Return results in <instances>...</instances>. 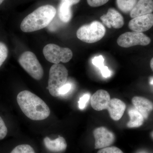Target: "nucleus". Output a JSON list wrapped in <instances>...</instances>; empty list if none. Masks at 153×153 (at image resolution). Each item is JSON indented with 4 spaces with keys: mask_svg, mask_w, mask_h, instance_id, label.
Returning a JSON list of instances; mask_svg holds the SVG:
<instances>
[{
    "mask_svg": "<svg viewBox=\"0 0 153 153\" xmlns=\"http://www.w3.org/2000/svg\"><path fill=\"white\" fill-rule=\"evenodd\" d=\"M17 101L24 114L33 120L46 119L50 114L47 105L41 98L27 90L18 94Z\"/></svg>",
    "mask_w": 153,
    "mask_h": 153,
    "instance_id": "nucleus-1",
    "label": "nucleus"
},
{
    "mask_svg": "<svg viewBox=\"0 0 153 153\" xmlns=\"http://www.w3.org/2000/svg\"><path fill=\"white\" fill-rule=\"evenodd\" d=\"M56 10L51 5L39 7L23 19L21 29L25 33H31L47 27L55 18Z\"/></svg>",
    "mask_w": 153,
    "mask_h": 153,
    "instance_id": "nucleus-2",
    "label": "nucleus"
},
{
    "mask_svg": "<svg viewBox=\"0 0 153 153\" xmlns=\"http://www.w3.org/2000/svg\"><path fill=\"white\" fill-rule=\"evenodd\" d=\"M68 76V70L63 65L59 63L52 65L49 70L47 87L51 95L55 97L60 96L59 89L67 82Z\"/></svg>",
    "mask_w": 153,
    "mask_h": 153,
    "instance_id": "nucleus-3",
    "label": "nucleus"
},
{
    "mask_svg": "<svg viewBox=\"0 0 153 153\" xmlns=\"http://www.w3.org/2000/svg\"><path fill=\"white\" fill-rule=\"evenodd\" d=\"M105 32L104 25L98 21H94L90 25L80 27L76 32V36L83 42L92 44L101 40L105 35Z\"/></svg>",
    "mask_w": 153,
    "mask_h": 153,
    "instance_id": "nucleus-4",
    "label": "nucleus"
},
{
    "mask_svg": "<svg viewBox=\"0 0 153 153\" xmlns=\"http://www.w3.org/2000/svg\"><path fill=\"white\" fill-rule=\"evenodd\" d=\"M22 68L33 78L40 80L44 75V69L36 55L33 52L26 51L22 53L19 59Z\"/></svg>",
    "mask_w": 153,
    "mask_h": 153,
    "instance_id": "nucleus-5",
    "label": "nucleus"
},
{
    "mask_svg": "<svg viewBox=\"0 0 153 153\" xmlns=\"http://www.w3.org/2000/svg\"><path fill=\"white\" fill-rule=\"evenodd\" d=\"M43 54L47 61L54 64H59L60 62L67 63L73 56V53L69 48H63L52 44L44 47Z\"/></svg>",
    "mask_w": 153,
    "mask_h": 153,
    "instance_id": "nucleus-6",
    "label": "nucleus"
},
{
    "mask_svg": "<svg viewBox=\"0 0 153 153\" xmlns=\"http://www.w3.org/2000/svg\"><path fill=\"white\" fill-rule=\"evenodd\" d=\"M151 40L143 33L132 32L122 34L117 40L119 46L123 48H128L137 46H147L150 44Z\"/></svg>",
    "mask_w": 153,
    "mask_h": 153,
    "instance_id": "nucleus-7",
    "label": "nucleus"
},
{
    "mask_svg": "<svg viewBox=\"0 0 153 153\" xmlns=\"http://www.w3.org/2000/svg\"><path fill=\"white\" fill-rule=\"evenodd\" d=\"M95 139V149H102L111 146L115 140V136L112 132L104 127L95 128L93 131Z\"/></svg>",
    "mask_w": 153,
    "mask_h": 153,
    "instance_id": "nucleus-8",
    "label": "nucleus"
},
{
    "mask_svg": "<svg viewBox=\"0 0 153 153\" xmlns=\"http://www.w3.org/2000/svg\"><path fill=\"white\" fill-rule=\"evenodd\" d=\"M153 26V14L134 18L129 22L128 27L134 32H146Z\"/></svg>",
    "mask_w": 153,
    "mask_h": 153,
    "instance_id": "nucleus-9",
    "label": "nucleus"
},
{
    "mask_svg": "<svg viewBox=\"0 0 153 153\" xmlns=\"http://www.w3.org/2000/svg\"><path fill=\"white\" fill-rule=\"evenodd\" d=\"M102 23L108 28L120 29L123 27L124 22L123 17L116 10L110 8L106 14L100 17Z\"/></svg>",
    "mask_w": 153,
    "mask_h": 153,
    "instance_id": "nucleus-10",
    "label": "nucleus"
},
{
    "mask_svg": "<svg viewBox=\"0 0 153 153\" xmlns=\"http://www.w3.org/2000/svg\"><path fill=\"white\" fill-rule=\"evenodd\" d=\"M111 100L110 96L106 91L100 89L96 91L91 99L93 109L97 111L107 109Z\"/></svg>",
    "mask_w": 153,
    "mask_h": 153,
    "instance_id": "nucleus-11",
    "label": "nucleus"
},
{
    "mask_svg": "<svg viewBox=\"0 0 153 153\" xmlns=\"http://www.w3.org/2000/svg\"><path fill=\"white\" fill-rule=\"evenodd\" d=\"M132 103L135 108L141 114L144 119H147L153 110V103L148 99L142 97H134Z\"/></svg>",
    "mask_w": 153,
    "mask_h": 153,
    "instance_id": "nucleus-12",
    "label": "nucleus"
},
{
    "mask_svg": "<svg viewBox=\"0 0 153 153\" xmlns=\"http://www.w3.org/2000/svg\"><path fill=\"white\" fill-rule=\"evenodd\" d=\"M126 108V105L123 101L119 99L113 98L111 99L107 110L111 118L118 121L122 117Z\"/></svg>",
    "mask_w": 153,
    "mask_h": 153,
    "instance_id": "nucleus-13",
    "label": "nucleus"
},
{
    "mask_svg": "<svg viewBox=\"0 0 153 153\" xmlns=\"http://www.w3.org/2000/svg\"><path fill=\"white\" fill-rule=\"evenodd\" d=\"M153 12V0H139L130 13L132 19L152 13Z\"/></svg>",
    "mask_w": 153,
    "mask_h": 153,
    "instance_id": "nucleus-14",
    "label": "nucleus"
},
{
    "mask_svg": "<svg viewBox=\"0 0 153 153\" xmlns=\"http://www.w3.org/2000/svg\"><path fill=\"white\" fill-rule=\"evenodd\" d=\"M80 0H61L58 10L59 18L62 22L68 23L72 17L71 7L79 2Z\"/></svg>",
    "mask_w": 153,
    "mask_h": 153,
    "instance_id": "nucleus-15",
    "label": "nucleus"
},
{
    "mask_svg": "<svg viewBox=\"0 0 153 153\" xmlns=\"http://www.w3.org/2000/svg\"><path fill=\"white\" fill-rule=\"evenodd\" d=\"M44 143L47 149L53 152H63L66 149L67 146L66 140L60 136L54 140L46 137L44 139Z\"/></svg>",
    "mask_w": 153,
    "mask_h": 153,
    "instance_id": "nucleus-16",
    "label": "nucleus"
},
{
    "mask_svg": "<svg viewBox=\"0 0 153 153\" xmlns=\"http://www.w3.org/2000/svg\"><path fill=\"white\" fill-rule=\"evenodd\" d=\"M128 114L130 117V120L127 124L128 127L134 128L139 127L142 125L144 118L142 115L138 112L135 108H129Z\"/></svg>",
    "mask_w": 153,
    "mask_h": 153,
    "instance_id": "nucleus-17",
    "label": "nucleus"
},
{
    "mask_svg": "<svg viewBox=\"0 0 153 153\" xmlns=\"http://www.w3.org/2000/svg\"><path fill=\"white\" fill-rule=\"evenodd\" d=\"M137 2V0H116L118 8L125 13H130Z\"/></svg>",
    "mask_w": 153,
    "mask_h": 153,
    "instance_id": "nucleus-18",
    "label": "nucleus"
},
{
    "mask_svg": "<svg viewBox=\"0 0 153 153\" xmlns=\"http://www.w3.org/2000/svg\"><path fill=\"white\" fill-rule=\"evenodd\" d=\"M10 153H36L34 149L30 145H19L14 148Z\"/></svg>",
    "mask_w": 153,
    "mask_h": 153,
    "instance_id": "nucleus-19",
    "label": "nucleus"
},
{
    "mask_svg": "<svg viewBox=\"0 0 153 153\" xmlns=\"http://www.w3.org/2000/svg\"><path fill=\"white\" fill-rule=\"evenodd\" d=\"M8 54V49L7 46L2 43L0 42V67L4 63Z\"/></svg>",
    "mask_w": 153,
    "mask_h": 153,
    "instance_id": "nucleus-20",
    "label": "nucleus"
},
{
    "mask_svg": "<svg viewBox=\"0 0 153 153\" xmlns=\"http://www.w3.org/2000/svg\"><path fill=\"white\" fill-rule=\"evenodd\" d=\"M104 59L102 55H100L97 57H94L92 59V63L96 67L99 68L100 70H101L104 68Z\"/></svg>",
    "mask_w": 153,
    "mask_h": 153,
    "instance_id": "nucleus-21",
    "label": "nucleus"
},
{
    "mask_svg": "<svg viewBox=\"0 0 153 153\" xmlns=\"http://www.w3.org/2000/svg\"><path fill=\"white\" fill-rule=\"evenodd\" d=\"M97 153H124L121 150L116 147L111 146L100 149Z\"/></svg>",
    "mask_w": 153,
    "mask_h": 153,
    "instance_id": "nucleus-22",
    "label": "nucleus"
},
{
    "mask_svg": "<svg viewBox=\"0 0 153 153\" xmlns=\"http://www.w3.org/2000/svg\"><path fill=\"white\" fill-rule=\"evenodd\" d=\"M7 134V128L4 122L0 116V140H3Z\"/></svg>",
    "mask_w": 153,
    "mask_h": 153,
    "instance_id": "nucleus-23",
    "label": "nucleus"
},
{
    "mask_svg": "<svg viewBox=\"0 0 153 153\" xmlns=\"http://www.w3.org/2000/svg\"><path fill=\"white\" fill-rule=\"evenodd\" d=\"M90 97V95L89 94H86L80 97L78 101L79 109H83L85 108L89 100Z\"/></svg>",
    "mask_w": 153,
    "mask_h": 153,
    "instance_id": "nucleus-24",
    "label": "nucleus"
},
{
    "mask_svg": "<svg viewBox=\"0 0 153 153\" xmlns=\"http://www.w3.org/2000/svg\"><path fill=\"white\" fill-rule=\"evenodd\" d=\"M108 1L109 0H87L88 4L91 7H94L103 5Z\"/></svg>",
    "mask_w": 153,
    "mask_h": 153,
    "instance_id": "nucleus-25",
    "label": "nucleus"
},
{
    "mask_svg": "<svg viewBox=\"0 0 153 153\" xmlns=\"http://www.w3.org/2000/svg\"><path fill=\"white\" fill-rule=\"evenodd\" d=\"M71 85L70 83H66L65 85L60 88L59 90V94L60 95H64L69 92L71 90Z\"/></svg>",
    "mask_w": 153,
    "mask_h": 153,
    "instance_id": "nucleus-26",
    "label": "nucleus"
},
{
    "mask_svg": "<svg viewBox=\"0 0 153 153\" xmlns=\"http://www.w3.org/2000/svg\"><path fill=\"white\" fill-rule=\"evenodd\" d=\"M102 76L105 78L109 77L111 75V72L107 66H105L103 69L100 70Z\"/></svg>",
    "mask_w": 153,
    "mask_h": 153,
    "instance_id": "nucleus-27",
    "label": "nucleus"
},
{
    "mask_svg": "<svg viewBox=\"0 0 153 153\" xmlns=\"http://www.w3.org/2000/svg\"><path fill=\"white\" fill-rule=\"evenodd\" d=\"M150 67L151 69H152L153 71V57L152 58L150 61Z\"/></svg>",
    "mask_w": 153,
    "mask_h": 153,
    "instance_id": "nucleus-28",
    "label": "nucleus"
},
{
    "mask_svg": "<svg viewBox=\"0 0 153 153\" xmlns=\"http://www.w3.org/2000/svg\"><path fill=\"white\" fill-rule=\"evenodd\" d=\"M4 0H0V5L1 4H2L3 2V1H4Z\"/></svg>",
    "mask_w": 153,
    "mask_h": 153,
    "instance_id": "nucleus-29",
    "label": "nucleus"
},
{
    "mask_svg": "<svg viewBox=\"0 0 153 153\" xmlns=\"http://www.w3.org/2000/svg\"><path fill=\"white\" fill-rule=\"evenodd\" d=\"M151 136H152V137L153 139V131L152 132V133L151 134Z\"/></svg>",
    "mask_w": 153,
    "mask_h": 153,
    "instance_id": "nucleus-30",
    "label": "nucleus"
}]
</instances>
